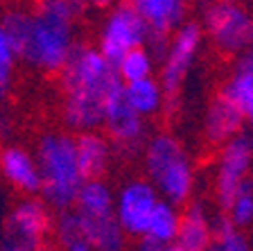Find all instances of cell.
Wrapping results in <instances>:
<instances>
[{"mask_svg": "<svg viewBox=\"0 0 253 251\" xmlns=\"http://www.w3.org/2000/svg\"><path fill=\"white\" fill-rule=\"evenodd\" d=\"M63 86L61 120L68 131H97L104 118L109 95L120 86L116 66L88 43H75L66 66L59 73Z\"/></svg>", "mask_w": 253, "mask_h": 251, "instance_id": "cell-1", "label": "cell"}, {"mask_svg": "<svg viewBox=\"0 0 253 251\" xmlns=\"http://www.w3.org/2000/svg\"><path fill=\"white\" fill-rule=\"evenodd\" d=\"M34 161L41 177V199L47 208L68 210L75 206L84 177L77 165L75 136L68 131H47L37 138Z\"/></svg>", "mask_w": 253, "mask_h": 251, "instance_id": "cell-2", "label": "cell"}, {"mask_svg": "<svg viewBox=\"0 0 253 251\" xmlns=\"http://www.w3.org/2000/svg\"><path fill=\"white\" fill-rule=\"evenodd\" d=\"M142 165L147 181L158 197L174 206L188 204L195 193V165L188 150L172 134H154L142 150Z\"/></svg>", "mask_w": 253, "mask_h": 251, "instance_id": "cell-3", "label": "cell"}, {"mask_svg": "<svg viewBox=\"0 0 253 251\" xmlns=\"http://www.w3.org/2000/svg\"><path fill=\"white\" fill-rule=\"evenodd\" d=\"M75 48V25L59 21L54 16L41 14L32 9V21L27 37L21 46L18 57L25 59L30 66L43 73H61L70 52Z\"/></svg>", "mask_w": 253, "mask_h": 251, "instance_id": "cell-4", "label": "cell"}, {"mask_svg": "<svg viewBox=\"0 0 253 251\" xmlns=\"http://www.w3.org/2000/svg\"><path fill=\"white\" fill-rule=\"evenodd\" d=\"M52 215L43 199L25 197L0 224V251H43Z\"/></svg>", "mask_w": 253, "mask_h": 251, "instance_id": "cell-5", "label": "cell"}, {"mask_svg": "<svg viewBox=\"0 0 253 251\" xmlns=\"http://www.w3.org/2000/svg\"><path fill=\"white\" fill-rule=\"evenodd\" d=\"M201 41H204V30L195 21H185L169 37L168 50H165L163 63H161V79H158L165 95V104H176L181 86L199 54Z\"/></svg>", "mask_w": 253, "mask_h": 251, "instance_id": "cell-6", "label": "cell"}, {"mask_svg": "<svg viewBox=\"0 0 253 251\" xmlns=\"http://www.w3.org/2000/svg\"><path fill=\"white\" fill-rule=\"evenodd\" d=\"M147 43V25L136 11L131 0H122L111 7L100 30V54L116 66L126 52Z\"/></svg>", "mask_w": 253, "mask_h": 251, "instance_id": "cell-7", "label": "cell"}, {"mask_svg": "<svg viewBox=\"0 0 253 251\" xmlns=\"http://www.w3.org/2000/svg\"><path fill=\"white\" fill-rule=\"evenodd\" d=\"M253 16L240 2H221L215 0L208 9H204V34L212 46L224 54H240L249 48Z\"/></svg>", "mask_w": 253, "mask_h": 251, "instance_id": "cell-8", "label": "cell"}, {"mask_svg": "<svg viewBox=\"0 0 253 251\" xmlns=\"http://www.w3.org/2000/svg\"><path fill=\"white\" fill-rule=\"evenodd\" d=\"M161 201L156 188L147 179H129L113 195V215L126 238H142L156 204Z\"/></svg>", "mask_w": 253, "mask_h": 251, "instance_id": "cell-9", "label": "cell"}, {"mask_svg": "<svg viewBox=\"0 0 253 251\" xmlns=\"http://www.w3.org/2000/svg\"><path fill=\"white\" fill-rule=\"evenodd\" d=\"M251 170H253V152L249 147L247 136H235L233 141L224 143L219 147L212 188H215V199L221 210L228 208L233 195L240 190V186L244 181H249Z\"/></svg>", "mask_w": 253, "mask_h": 251, "instance_id": "cell-10", "label": "cell"}, {"mask_svg": "<svg viewBox=\"0 0 253 251\" xmlns=\"http://www.w3.org/2000/svg\"><path fill=\"white\" fill-rule=\"evenodd\" d=\"M147 25V48L152 57L163 59L169 37L185 23L188 0H131Z\"/></svg>", "mask_w": 253, "mask_h": 251, "instance_id": "cell-11", "label": "cell"}, {"mask_svg": "<svg viewBox=\"0 0 253 251\" xmlns=\"http://www.w3.org/2000/svg\"><path fill=\"white\" fill-rule=\"evenodd\" d=\"M102 127H104V136L109 138V143L120 147L122 152L136 150L145 138V120L126 104L125 95H122V84L106 100Z\"/></svg>", "mask_w": 253, "mask_h": 251, "instance_id": "cell-12", "label": "cell"}, {"mask_svg": "<svg viewBox=\"0 0 253 251\" xmlns=\"http://www.w3.org/2000/svg\"><path fill=\"white\" fill-rule=\"evenodd\" d=\"M215 245V222L204 201L188 204L181 213L179 231L174 238L176 251H208Z\"/></svg>", "mask_w": 253, "mask_h": 251, "instance_id": "cell-13", "label": "cell"}, {"mask_svg": "<svg viewBox=\"0 0 253 251\" xmlns=\"http://www.w3.org/2000/svg\"><path fill=\"white\" fill-rule=\"evenodd\" d=\"M0 174L23 195H34L41 190V177L34 161V154L21 145H7L0 150Z\"/></svg>", "mask_w": 253, "mask_h": 251, "instance_id": "cell-14", "label": "cell"}, {"mask_svg": "<svg viewBox=\"0 0 253 251\" xmlns=\"http://www.w3.org/2000/svg\"><path fill=\"white\" fill-rule=\"evenodd\" d=\"M244 113L233 104L226 95L217 93L208 102L204 118V134L208 143L215 147H221L224 143L233 141L235 136H242Z\"/></svg>", "mask_w": 253, "mask_h": 251, "instance_id": "cell-15", "label": "cell"}, {"mask_svg": "<svg viewBox=\"0 0 253 251\" xmlns=\"http://www.w3.org/2000/svg\"><path fill=\"white\" fill-rule=\"evenodd\" d=\"M75 215H77L79 240L86 242L93 251H125L126 249V236L122 233L113 213L82 215L75 210Z\"/></svg>", "mask_w": 253, "mask_h": 251, "instance_id": "cell-16", "label": "cell"}, {"mask_svg": "<svg viewBox=\"0 0 253 251\" xmlns=\"http://www.w3.org/2000/svg\"><path fill=\"white\" fill-rule=\"evenodd\" d=\"M75 152H77L79 172L88 179H102L111 163V143L100 131H86L75 136Z\"/></svg>", "mask_w": 253, "mask_h": 251, "instance_id": "cell-17", "label": "cell"}, {"mask_svg": "<svg viewBox=\"0 0 253 251\" xmlns=\"http://www.w3.org/2000/svg\"><path fill=\"white\" fill-rule=\"evenodd\" d=\"M122 95H125L126 104L131 106L142 120L149 118V115H156L165 106V95L163 89H161V82L156 77L122 84Z\"/></svg>", "mask_w": 253, "mask_h": 251, "instance_id": "cell-18", "label": "cell"}, {"mask_svg": "<svg viewBox=\"0 0 253 251\" xmlns=\"http://www.w3.org/2000/svg\"><path fill=\"white\" fill-rule=\"evenodd\" d=\"M73 208L82 215L113 213V190L104 179H88V181L82 183Z\"/></svg>", "mask_w": 253, "mask_h": 251, "instance_id": "cell-19", "label": "cell"}, {"mask_svg": "<svg viewBox=\"0 0 253 251\" xmlns=\"http://www.w3.org/2000/svg\"><path fill=\"white\" fill-rule=\"evenodd\" d=\"M179 222H181V210L179 206L169 204L165 199H161L154 208L152 217L147 224V233L145 236L152 238L154 242H158L161 247H172L176 231H179Z\"/></svg>", "mask_w": 253, "mask_h": 251, "instance_id": "cell-20", "label": "cell"}, {"mask_svg": "<svg viewBox=\"0 0 253 251\" xmlns=\"http://www.w3.org/2000/svg\"><path fill=\"white\" fill-rule=\"evenodd\" d=\"M154 68H156V59L152 57L147 48H136L116 63V73L120 84H131L154 77Z\"/></svg>", "mask_w": 253, "mask_h": 251, "instance_id": "cell-21", "label": "cell"}, {"mask_svg": "<svg viewBox=\"0 0 253 251\" xmlns=\"http://www.w3.org/2000/svg\"><path fill=\"white\" fill-rule=\"evenodd\" d=\"M226 213V220L231 222L235 229H251L253 226V186H251V179L244 181L240 186L235 195H233L231 204L228 208L224 210Z\"/></svg>", "mask_w": 253, "mask_h": 251, "instance_id": "cell-22", "label": "cell"}, {"mask_svg": "<svg viewBox=\"0 0 253 251\" xmlns=\"http://www.w3.org/2000/svg\"><path fill=\"white\" fill-rule=\"evenodd\" d=\"M86 9H88V0H37L34 5V11L54 16L59 21L73 23V25L84 18Z\"/></svg>", "mask_w": 253, "mask_h": 251, "instance_id": "cell-23", "label": "cell"}, {"mask_svg": "<svg viewBox=\"0 0 253 251\" xmlns=\"http://www.w3.org/2000/svg\"><path fill=\"white\" fill-rule=\"evenodd\" d=\"M215 247L217 251H251L247 233L235 229L226 220V215L215 220Z\"/></svg>", "mask_w": 253, "mask_h": 251, "instance_id": "cell-24", "label": "cell"}, {"mask_svg": "<svg viewBox=\"0 0 253 251\" xmlns=\"http://www.w3.org/2000/svg\"><path fill=\"white\" fill-rule=\"evenodd\" d=\"M14 66H16V54H14V50H11V43H9V39H7L5 30L0 25V102H2L11 91Z\"/></svg>", "mask_w": 253, "mask_h": 251, "instance_id": "cell-25", "label": "cell"}, {"mask_svg": "<svg viewBox=\"0 0 253 251\" xmlns=\"http://www.w3.org/2000/svg\"><path fill=\"white\" fill-rule=\"evenodd\" d=\"M54 231H57V238L61 240L63 247L73 245L79 240V226H77V215L73 208L61 210L57 215V222H54Z\"/></svg>", "mask_w": 253, "mask_h": 251, "instance_id": "cell-26", "label": "cell"}, {"mask_svg": "<svg viewBox=\"0 0 253 251\" xmlns=\"http://www.w3.org/2000/svg\"><path fill=\"white\" fill-rule=\"evenodd\" d=\"M168 247H161L158 242H154L152 238H147V236H142V238H138V242H136V251H165Z\"/></svg>", "mask_w": 253, "mask_h": 251, "instance_id": "cell-27", "label": "cell"}, {"mask_svg": "<svg viewBox=\"0 0 253 251\" xmlns=\"http://www.w3.org/2000/svg\"><path fill=\"white\" fill-rule=\"evenodd\" d=\"M63 251H93L86 242H82V240H77V242H73V245H68V247H63Z\"/></svg>", "mask_w": 253, "mask_h": 251, "instance_id": "cell-28", "label": "cell"}, {"mask_svg": "<svg viewBox=\"0 0 253 251\" xmlns=\"http://www.w3.org/2000/svg\"><path fill=\"white\" fill-rule=\"evenodd\" d=\"M244 120H249V127H251V134L247 136V141H249V147H251V152H253V109L244 115Z\"/></svg>", "mask_w": 253, "mask_h": 251, "instance_id": "cell-29", "label": "cell"}, {"mask_svg": "<svg viewBox=\"0 0 253 251\" xmlns=\"http://www.w3.org/2000/svg\"><path fill=\"white\" fill-rule=\"evenodd\" d=\"M212 2H215V0H197V7H199V9L204 11V9H208V7H211Z\"/></svg>", "mask_w": 253, "mask_h": 251, "instance_id": "cell-30", "label": "cell"}, {"mask_svg": "<svg viewBox=\"0 0 253 251\" xmlns=\"http://www.w3.org/2000/svg\"><path fill=\"white\" fill-rule=\"evenodd\" d=\"M249 48H253V23H251V39H249Z\"/></svg>", "mask_w": 253, "mask_h": 251, "instance_id": "cell-31", "label": "cell"}, {"mask_svg": "<svg viewBox=\"0 0 253 251\" xmlns=\"http://www.w3.org/2000/svg\"><path fill=\"white\" fill-rule=\"evenodd\" d=\"M251 229H253V226H251ZM249 245H251V251H253V236L249 238Z\"/></svg>", "mask_w": 253, "mask_h": 251, "instance_id": "cell-32", "label": "cell"}, {"mask_svg": "<svg viewBox=\"0 0 253 251\" xmlns=\"http://www.w3.org/2000/svg\"><path fill=\"white\" fill-rule=\"evenodd\" d=\"M221 2H237V0H221Z\"/></svg>", "mask_w": 253, "mask_h": 251, "instance_id": "cell-33", "label": "cell"}, {"mask_svg": "<svg viewBox=\"0 0 253 251\" xmlns=\"http://www.w3.org/2000/svg\"><path fill=\"white\" fill-rule=\"evenodd\" d=\"M208 251H217V247H215V245H212V247H211V249H208Z\"/></svg>", "mask_w": 253, "mask_h": 251, "instance_id": "cell-34", "label": "cell"}, {"mask_svg": "<svg viewBox=\"0 0 253 251\" xmlns=\"http://www.w3.org/2000/svg\"><path fill=\"white\" fill-rule=\"evenodd\" d=\"M165 251H176V249H174V247H168V249H165Z\"/></svg>", "mask_w": 253, "mask_h": 251, "instance_id": "cell-35", "label": "cell"}, {"mask_svg": "<svg viewBox=\"0 0 253 251\" xmlns=\"http://www.w3.org/2000/svg\"><path fill=\"white\" fill-rule=\"evenodd\" d=\"M249 179H251V186H253V170H251V177H249Z\"/></svg>", "mask_w": 253, "mask_h": 251, "instance_id": "cell-36", "label": "cell"}]
</instances>
